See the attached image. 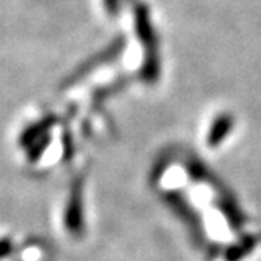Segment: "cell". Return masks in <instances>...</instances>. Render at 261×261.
<instances>
[{"instance_id": "2", "label": "cell", "mask_w": 261, "mask_h": 261, "mask_svg": "<svg viewBox=\"0 0 261 261\" xmlns=\"http://www.w3.org/2000/svg\"><path fill=\"white\" fill-rule=\"evenodd\" d=\"M104 5H106V10L109 14L115 16L118 14V10H120V0H104Z\"/></svg>"}, {"instance_id": "1", "label": "cell", "mask_w": 261, "mask_h": 261, "mask_svg": "<svg viewBox=\"0 0 261 261\" xmlns=\"http://www.w3.org/2000/svg\"><path fill=\"white\" fill-rule=\"evenodd\" d=\"M230 127V118H223V120H219L217 124H214V127L211 129V137H210V142L211 143H217L222 140L223 137V129Z\"/></svg>"}]
</instances>
